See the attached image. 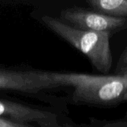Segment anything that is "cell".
I'll return each mask as SVG.
<instances>
[{"mask_svg": "<svg viewBox=\"0 0 127 127\" xmlns=\"http://www.w3.org/2000/svg\"><path fill=\"white\" fill-rule=\"evenodd\" d=\"M37 77L54 88L71 87L75 102L101 106L127 102V77L80 73L35 71Z\"/></svg>", "mask_w": 127, "mask_h": 127, "instance_id": "cell-1", "label": "cell"}, {"mask_svg": "<svg viewBox=\"0 0 127 127\" xmlns=\"http://www.w3.org/2000/svg\"><path fill=\"white\" fill-rule=\"evenodd\" d=\"M44 25L71 44L91 61L97 70L108 73L112 65L109 33L81 30L49 15L41 17Z\"/></svg>", "mask_w": 127, "mask_h": 127, "instance_id": "cell-2", "label": "cell"}, {"mask_svg": "<svg viewBox=\"0 0 127 127\" xmlns=\"http://www.w3.org/2000/svg\"><path fill=\"white\" fill-rule=\"evenodd\" d=\"M61 20L70 22L74 28L94 31L109 33L127 28V17H115L82 8H67L60 13Z\"/></svg>", "mask_w": 127, "mask_h": 127, "instance_id": "cell-3", "label": "cell"}, {"mask_svg": "<svg viewBox=\"0 0 127 127\" xmlns=\"http://www.w3.org/2000/svg\"><path fill=\"white\" fill-rule=\"evenodd\" d=\"M0 118L23 124L36 123L41 127H56V118L53 113L1 99Z\"/></svg>", "mask_w": 127, "mask_h": 127, "instance_id": "cell-4", "label": "cell"}, {"mask_svg": "<svg viewBox=\"0 0 127 127\" xmlns=\"http://www.w3.org/2000/svg\"><path fill=\"white\" fill-rule=\"evenodd\" d=\"M54 89L39 79L35 71H15L0 69V90L16 91L36 95L44 89Z\"/></svg>", "mask_w": 127, "mask_h": 127, "instance_id": "cell-5", "label": "cell"}, {"mask_svg": "<svg viewBox=\"0 0 127 127\" xmlns=\"http://www.w3.org/2000/svg\"><path fill=\"white\" fill-rule=\"evenodd\" d=\"M86 2L98 13L115 17H127V0H87Z\"/></svg>", "mask_w": 127, "mask_h": 127, "instance_id": "cell-6", "label": "cell"}, {"mask_svg": "<svg viewBox=\"0 0 127 127\" xmlns=\"http://www.w3.org/2000/svg\"><path fill=\"white\" fill-rule=\"evenodd\" d=\"M0 127H37L29 124H23L0 118Z\"/></svg>", "mask_w": 127, "mask_h": 127, "instance_id": "cell-7", "label": "cell"}, {"mask_svg": "<svg viewBox=\"0 0 127 127\" xmlns=\"http://www.w3.org/2000/svg\"><path fill=\"white\" fill-rule=\"evenodd\" d=\"M127 67V48L121 54L118 63V72Z\"/></svg>", "mask_w": 127, "mask_h": 127, "instance_id": "cell-8", "label": "cell"}, {"mask_svg": "<svg viewBox=\"0 0 127 127\" xmlns=\"http://www.w3.org/2000/svg\"><path fill=\"white\" fill-rule=\"evenodd\" d=\"M118 74V75H122V76H124V77H127V67H126L124 69H122L121 71H120Z\"/></svg>", "mask_w": 127, "mask_h": 127, "instance_id": "cell-9", "label": "cell"}]
</instances>
